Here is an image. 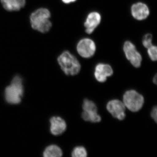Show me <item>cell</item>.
I'll return each instance as SVG.
<instances>
[{"label":"cell","instance_id":"1","mask_svg":"<svg viewBox=\"0 0 157 157\" xmlns=\"http://www.w3.org/2000/svg\"><path fill=\"white\" fill-rule=\"evenodd\" d=\"M51 13L48 9L39 8L30 16V22L32 28L42 33H48L52 27L50 21Z\"/></svg>","mask_w":157,"mask_h":157},{"label":"cell","instance_id":"2","mask_svg":"<svg viewBox=\"0 0 157 157\" xmlns=\"http://www.w3.org/2000/svg\"><path fill=\"white\" fill-rule=\"evenodd\" d=\"M24 94L22 79L19 76H14L11 84L5 89V97L7 103L17 104L20 103Z\"/></svg>","mask_w":157,"mask_h":157},{"label":"cell","instance_id":"3","mask_svg":"<svg viewBox=\"0 0 157 157\" xmlns=\"http://www.w3.org/2000/svg\"><path fill=\"white\" fill-rule=\"evenodd\" d=\"M57 61L62 70L67 75H77L81 69V65L76 57L67 51L59 56Z\"/></svg>","mask_w":157,"mask_h":157},{"label":"cell","instance_id":"4","mask_svg":"<svg viewBox=\"0 0 157 157\" xmlns=\"http://www.w3.org/2000/svg\"><path fill=\"white\" fill-rule=\"evenodd\" d=\"M123 103L132 112L139 111L144 104L143 96L134 90L127 91L123 96Z\"/></svg>","mask_w":157,"mask_h":157},{"label":"cell","instance_id":"5","mask_svg":"<svg viewBox=\"0 0 157 157\" xmlns=\"http://www.w3.org/2000/svg\"><path fill=\"white\" fill-rule=\"evenodd\" d=\"M123 50L127 59L134 67H140L142 61V57L136 49V47L130 41L125 42Z\"/></svg>","mask_w":157,"mask_h":157},{"label":"cell","instance_id":"6","mask_svg":"<svg viewBox=\"0 0 157 157\" xmlns=\"http://www.w3.org/2000/svg\"><path fill=\"white\" fill-rule=\"evenodd\" d=\"M96 49L95 42L92 39L85 38L81 39L77 45V51L80 56L89 58L94 56Z\"/></svg>","mask_w":157,"mask_h":157},{"label":"cell","instance_id":"7","mask_svg":"<svg viewBox=\"0 0 157 157\" xmlns=\"http://www.w3.org/2000/svg\"><path fill=\"white\" fill-rule=\"evenodd\" d=\"M125 106L123 102L118 100L109 101L107 105V109L115 118L122 121L126 117Z\"/></svg>","mask_w":157,"mask_h":157},{"label":"cell","instance_id":"8","mask_svg":"<svg viewBox=\"0 0 157 157\" xmlns=\"http://www.w3.org/2000/svg\"><path fill=\"white\" fill-rule=\"evenodd\" d=\"M113 74V70L112 67L107 64H98L95 68V77L100 82H105L107 77L112 76Z\"/></svg>","mask_w":157,"mask_h":157},{"label":"cell","instance_id":"9","mask_svg":"<svg viewBox=\"0 0 157 157\" xmlns=\"http://www.w3.org/2000/svg\"><path fill=\"white\" fill-rule=\"evenodd\" d=\"M50 131L55 136L62 135L67 129L66 121L59 117H53L50 119Z\"/></svg>","mask_w":157,"mask_h":157},{"label":"cell","instance_id":"10","mask_svg":"<svg viewBox=\"0 0 157 157\" xmlns=\"http://www.w3.org/2000/svg\"><path fill=\"white\" fill-rule=\"evenodd\" d=\"M133 17L138 20L146 19L149 14L148 7L143 3L139 2L134 4L131 9Z\"/></svg>","mask_w":157,"mask_h":157},{"label":"cell","instance_id":"11","mask_svg":"<svg viewBox=\"0 0 157 157\" xmlns=\"http://www.w3.org/2000/svg\"><path fill=\"white\" fill-rule=\"evenodd\" d=\"M101 20V14L98 12H92L90 13L88 15L84 23L86 32L88 34H91L100 24Z\"/></svg>","mask_w":157,"mask_h":157},{"label":"cell","instance_id":"12","mask_svg":"<svg viewBox=\"0 0 157 157\" xmlns=\"http://www.w3.org/2000/svg\"><path fill=\"white\" fill-rule=\"evenodd\" d=\"M3 8L9 11H18L25 7L26 0H1Z\"/></svg>","mask_w":157,"mask_h":157},{"label":"cell","instance_id":"13","mask_svg":"<svg viewBox=\"0 0 157 157\" xmlns=\"http://www.w3.org/2000/svg\"><path fill=\"white\" fill-rule=\"evenodd\" d=\"M43 155L45 157H60L63 155V151L57 145L52 144L45 148Z\"/></svg>","mask_w":157,"mask_h":157},{"label":"cell","instance_id":"14","mask_svg":"<svg viewBox=\"0 0 157 157\" xmlns=\"http://www.w3.org/2000/svg\"><path fill=\"white\" fill-rule=\"evenodd\" d=\"M82 117L84 121L93 123L100 122L101 120V117L97 111L86 112L84 111L82 113Z\"/></svg>","mask_w":157,"mask_h":157},{"label":"cell","instance_id":"15","mask_svg":"<svg viewBox=\"0 0 157 157\" xmlns=\"http://www.w3.org/2000/svg\"><path fill=\"white\" fill-rule=\"evenodd\" d=\"M82 109L84 111L91 112L97 111L98 112V108L95 104L92 101H90L88 99H85L82 104Z\"/></svg>","mask_w":157,"mask_h":157},{"label":"cell","instance_id":"16","mask_svg":"<svg viewBox=\"0 0 157 157\" xmlns=\"http://www.w3.org/2000/svg\"><path fill=\"white\" fill-rule=\"evenodd\" d=\"M87 156V151L82 146L76 147L72 152V156L73 157H86Z\"/></svg>","mask_w":157,"mask_h":157},{"label":"cell","instance_id":"17","mask_svg":"<svg viewBox=\"0 0 157 157\" xmlns=\"http://www.w3.org/2000/svg\"><path fill=\"white\" fill-rule=\"evenodd\" d=\"M157 48L155 45H152L149 48H147V53L149 56L151 60L155 61L157 59Z\"/></svg>","mask_w":157,"mask_h":157},{"label":"cell","instance_id":"18","mask_svg":"<svg viewBox=\"0 0 157 157\" xmlns=\"http://www.w3.org/2000/svg\"><path fill=\"white\" fill-rule=\"evenodd\" d=\"M152 35L150 34H147L143 37L142 43L145 48H148L152 45Z\"/></svg>","mask_w":157,"mask_h":157},{"label":"cell","instance_id":"19","mask_svg":"<svg viewBox=\"0 0 157 157\" xmlns=\"http://www.w3.org/2000/svg\"><path fill=\"white\" fill-rule=\"evenodd\" d=\"M156 106L154 107L153 108L152 110H151V117L154 120L155 122H157V110Z\"/></svg>","mask_w":157,"mask_h":157},{"label":"cell","instance_id":"20","mask_svg":"<svg viewBox=\"0 0 157 157\" xmlns=\"http://www.w3.org/2000/svg\"><path fill=\"white\" fill-rule=\"evenodd\" d=\"M76 0H62V2L65 4H70V3L74 2Z\"/></svg>","mask_w":157,"mask_h":157},{"label":"cell","instance_id":"21","mask_svg":"<svg viewBox=\"0 0 157 157\" xmlns=\"http://www.w3.org/2000/svg\"><path fill=\"white\" fill-rule=\"evenodd\" d=\"M154 83L155 84H157V75H156L155 77H154L153 79Z\"/></svg>","mask_w":157,"mask_h":157}]
</instances>
